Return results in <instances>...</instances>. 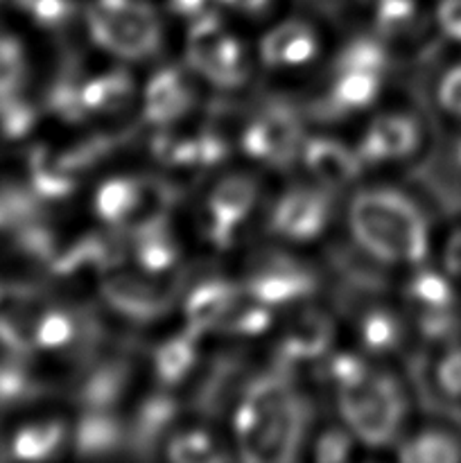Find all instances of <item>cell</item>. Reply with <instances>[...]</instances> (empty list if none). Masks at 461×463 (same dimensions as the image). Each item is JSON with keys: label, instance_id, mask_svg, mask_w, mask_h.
I'll return each instance as SVG.
<instances>
[{"label": "cell", "instance_id": "35", "mask_svg": "<svg viewBox=\"0 0 461 463\" xmlns=\"http://www.w3.org/2000/svg\"><path fill=\"white\" fill-rule=\"evenodd\" d=\"M437 383L447 396H459L461 393V351H450L437 369Z\"/></svg>", "mask_w": 461, "mask_h": 463}, {"label": "cell", "instance_id": "6", "mask_svg": "<svg viewBox=\"0 0 461 463\" xmlns=\"http://www.w3.org/2000/svg\"><path fill=\"white\" fill-rule=\"evenodd\" d=\"M316 289V276L306 262L287 253H262L249 267L242 292L276 307L303 301Z\"/></svg>", "mask_w": 461, "mask_h": 463}, {"label": "cell", "instance_id": "28", "mask_svg": "<svg viewBox=\"0 0 461 463\" xmlns=\"http://www.w3.org/2000/svg\"><path fill=\"white\" fill-rule=\"evenodd\" d=\"M407 301L414 307V315H429V312H443L450 306V285L434 271H419L407 283Z\"/></svg>", "mask_w": 461, "mask_h": 463}, {"label": "cell", "instance_id": "20", "mask_svg": "<svg viewBox=\"0 0 461 463\" xmlns=\"http://www.w3.org/2000/svg\"><path fill=\"white\" fill-rule=\"evenodd\" d=\"M134 93V81L125 71L102 72L80 84V102L84 116L120 111Z\"/></svg>", "mask_w": 461, "mask_h": 463}, {"label": "cell", "instance_id": "27", "mask_svg": "<svg viewBox=\"0 0 461 463\" xmlns=\"http://www.w3.org/2000/svg\"><path fill=\"white\" fill-rule=\"evenodd\" d=\"M271 321H274V307L242 292L226 319L221 321L220 330L233 335V337H258L269 330Z\"/></svg>", "mask_w": 461, "mask_h": 463}, {"label": "cell", "instance_id": "13", "mask_svg": "<svg viewBox=\"0 0 461 463\" xmlns=\"http://www.w3.org/2000/svg\"><path fill=\"white\" fill-rule=\"evenodd\" d=\"M333 339V319L321 310H306L285 330L278 346V357L287 366L306 360H321L324 355H328Z\"/></svg>", "mask_w": 461, "mask_h": 463}, {"label": "cell", "instance_id": "3", "mask_svg": "<svg viewBox=\"0 0 461 463\" xmlns=\"http://www.w3.org/2000/svg\"><path fill=\"white\" fill-rule=\"evenodd\" d=\"M343 423L366 446H387L400 430L407 401L396 380L366 371L357 383L337 393Z\"/></svg>", "mask_w": 461, "mask_h": 463}, {"label": "cell", "instance_id": "15", "mask_svg": "<svg viewBox=\"0 0 461 463\" xmlns=\"http://www.w3.org/2000/svg\"><path fill=\"white\" fill-rule=\"evenodd\" d=\"M147 188L136 176H113L107 184L99 185L95 193V213L104 224L113 229L122 226L143 224L145 206H147Z\"/></svg>", "mask_w": 461, "mask_h": 463}, {"label": "cell", "instance_id": "14", "mask_svg": "<svg viewBox=\"0 0 461 463\" xmlns=\"http://www.w3.org/2000/svg\"><path fill=\"white\" fill-rule=\"evenodd\" d=\"M143 116L152 125H170L193 109L194 89L179 68H163L145 89Z\"/></svg>", "mask_w": 461, "mask_h": 463}, {"label": "cell", "instance_id": "23", "mask_svg": "<svg viewBox=\"0 0 461 463\" xmlns=\"http://www.w3.org/2000/svg\"><path fill=\"white\" fill-rule=\"evenodd\" d=\"M357 333H360L364 351L373 353V355H389L400 348L402 339H405L400 317L387 307H373V310L364 312L360 326H357Z\"/></svg>", "mask_w": 461, "mask_h": 463}, {"label": "cell", "instance_id": "29", "mask_svg": "<svg viewBox=\"0 0 461 463\" xmlns=\"http://www.w3.org/2000/svg\"><path fill=\"white\" fill-rule=\"evenodd\" d=\"M63 441H66V428H63V423L48 420V423L27 428L18 437L16 448L18 455L27 457V459H48V457H52L63 446Z\"/></svg>", "mask_w": 461, "mask_h": 463}, {"label": "cell", "instance_id": "1", "mask_svg": "<svg viewBox=\"0 0 461 463\" xmlns=\"http://www.w3.org/2000/svg\"><path fill=\"white\" fill-rule=\"evenodd\" d=\"M303 434L306 402L285 375H262L244 392L235 411V439L244 461L285 463L296 459Z\"/></svg>", "mask_w": 461, "mask_h": 463}, {"label": "cell", "instance_id": "37", "mask_svg": "<svg viewBox=\"0 0 461 463\" xmlns=\"http://www.w3.org/2000/svg\"><path fill=\"white\" fill-rule=\"evenodd\" d=\"M446 267L450 271H461V233H456L455 238L447 242Z\"/></svg>", "mask_w": 461, "mask_h": 463}, {"label": "cell", "instance_id": "5", "mask_svg": "<svg viewBox=\"0 0 461 463\" xmlns=\"http://www.w3.org/2000/svg\"><path fill=\"white\" fill-rule=\"evenodd\" d=\"M185 57L193 71L217 86H240L249 77V57L244 45L226 32L215 14L194 16L188 32Z\"/></svg>", "mask_w": 461, "mask_h": 463}, {"label": "cell", "instance_id": "7", "mask_svg": "<svg viewBox=\"0 0 461 463\" xmlns=\"http://www.w3.org/2000/svg\"><path fill=\"white\" fill-rule=\"evenodd\" d=\"M258 199L256 181L249 176H226L208 194L202 213V231L211 244L226 249L235 242L240 229L251 215Z\"/></svg>", "mask_w": 461, "mask_h": 463}, {"label": "cell", "instance_id": "31", "mask_svg": "<svg viewBox=\"0 0 461 463\" xmlns=\"http://www.w3.org/2000/svg\"><path fill=\"white\" fill-rule=\"evenodd\" d=\"M387 66V52L373 39H355L339 52L334 68H366V71L382 72Z\"/></svg>", "mask_w": 461, "mask_h": 463}, {"label": "cell", "instance_id": "39", "mask_svg": "<svg viewBox=\"0 0 461 463\" xmlns=\"http://www.w3.org/2000/svg\"><path fill=\"white\" fill-rule=\"evenodd\" d=\"M172 9L176 14H185V16H199L203 12L206 0H170Z\"/></svg>", "mask_w": 461, "mask_h": 463}, {"label": "cell", "instance_id": "25", "mask_svg": "<svg viewBox=\"0 0 461 463\" xmlns=\"http://www.w3.org/2000/svg\"><path fill=\"white\" fill-rule=\"evenodd\" d=\"M129 380V369L122 362H108L95 369L86 378L81 398L86 402V410H111L122 396Z\"/></svg>", "mask_w": 461, "mask_h": 463}, {"label": "cell", "instance_id": "19", "mask_svg": "<svg viewBox=\"0 0 461 463\" xmlns=\"http://www.w3.org/2000/svg\"><path fill=\"white\" fill-rule=\"evenodd\" d=\"M382 89V72L366 68H334L328 107L334 113H351L369 107Z\"/></svg>", "mask_w": 461, "mask_h": 463}, {"label": "cell", "instance_id": "8", "mask_svg": "<svg viewBox=\"0 0 461 463\" xmlns=\"http://www.w3.org/2000/svg\"><path fill=\"white\" fill-rule=\"evenodd\" d=\"M303 143L306 138L301 134V122L283 104L258 113L242 134L244 152L256 161L276 167L289 165L294 158L301 156Z\"/></svg>", "mask_w": 461, "mask_h": 463}, {"label": "cell", "instance_id": "16", "mask_svg": "<svg viewBox=\"0 0 461 463\" xmlns=\"http://www.w3.org/2000/svg\"><path fill=\"white\" fill-rule=\"evenodd\" d=\"M319 52L315 30L303 21H285L271 27L260 41V57L271 68H292L312 61Z\"/></svg>", "mask_w": 461, "mask_h": 463}, {"label": "cell", "instance_id": "32", "mask_svg": "<svg viewBox=\"0 0 461 463\" xmlns=\"http://www.w3.org/2000/svg\"><path fill=\"white\" fill-rule=\"evenodd\" d=\"M416 18V0H380L378 27L384 34L409 30Z\"/></svg>", "mask_w": 461, "mask_h": 463}, {"label": "cell", "instance_id": "10", "mask_svg": "<svg viewBox=\"0 0 461 463\" xmlns=\"http://www.w3.org/2000/svg\"><path fill=\"white\" fill-rule=\"evenodd\" d=\"M102 297L118 315L134 321H154L165 315L172 297L145 271H111L102 283Z\"/></svg>", "mask_w": 461, "mask_h": 463}, {"label": "cell", "instance_id": "33", "mask_svg": "<svg viewBox=\"0 0 461 463\" xmlns=\"http://www.w3.org/2000/svg\"><path fill=\"white\" fill-rule=\"evenodd\" d=\"M77 319L71 312H52L41 321L39 339L48 348H61L75 342Z\"/></svg>", "mask_w": 461, "mask_h": 463}, {"label": "cell", "instance_id": "12", "mask_svg": "<svg viewBox=\"0 0 461 463\" xmlns=\"http://www.w3.org/2000/svg\"><path fill=\"white\" fill-rule=\"evenodd\" d=\"M419 140L420 134L414 118L384 113L371 122L357 152L364 163L396 161V158L409 156L419 147Z\"/></svg>", "mask_w": 461, "mask_h": 463}, {"label": "cell", "instance_id": "38", "mask_svg": "<svg viewBox=\"0 0 461 463\" xmlns=\"http://www.w3.org/2000/svg\"><path fill=\"white\" fill-rule=\"evenodd\" d=\"M226 7H233L242 14H258L267 7L269 0H220Z\"/></svg>", "mask_w": 461, "mask_h": 463}, {"label": "cell", "instance_id": "9", "mask_svg": "<svg viewBox=\"0 0 461 463\" xmlns=\"http://www.w3.org/2000/svg\"><path fill=\"white\" fill-rule=\"evenodd\" d=\"M330 213H333V203L325 194V188L296 185L274 203L269 224L274 233L292 242H307L324 233Z\"/></svg>", "mask_w": 461, "mask_h": 463}, {"label": "cell", "instance_id": "4", "mask_svg": "<svg viewBox=\"0 0 461 463\" xmlns=\"http://www.w3.org/2000/svg\"><path fill=\"white\" fill-rule=\"evenodd\" d=\"M89 30L99 48L122 59H145L161 43V21L145 0H95Z\"/></svg>", "mask_w": 461, "mask_h": 463}, {"label": "cell", "instance_id": "18", "mask_svg": "<svg viewBox=\"0 0 461 463\" xmlns=\"http://www.w3.org/2000/svg\"><path fill=\"white\" fill-rule=\"evenodd\" d=\"M131 251H134L136 267L152 276L172 269L181 256L179 242H176L174 233H172L170 224L163 220V215L138 224L134 242H131Z\"/></svg>", "mask_w": 461, "mask_h": 463}, {"label": "cell", "instance_id": "21", "mask_svg": "<svg viewBox=\"0 0 461 463\" xmlns=\"http://www.w3.org/2000/svg\"><path fill=\"white\" fill-rule=\"evenodd\" d=\"M199 335L194 330H185V333L174 335L154 353V373L161 380L165 387H176L183 383L197 366L199 348H197Z\"/></svg>", "mask_w": 461, "mask_h": 463}, {"label": "cell", "instance_id": "36", "mask_svg": "<svg viewBox=\"0 0 461 463\" xmlns=\"http://www.w3.org/2000/svg\"><path fill=\"white\" fill-rule=\"evenodd\" d=\"M438 99H441V104L447 111L459 113L461 116V66L455 68L452 72H447L446 80L441 81Z\"/></svg>", "mask_w": 461, "mask_h": 463}, {"label": "cell", "instance_id": "26", "mask_svg": "<svg viewBox=\"0 0 461 463\" xmlns=\"http://www.w3.org/2000/svg\"><path fill=\"white\" fill-rule=\"evenodd\" d=\"M398 457L411 463H450L461 459V448L450 434L441 430H425L411 437L400 448Z\"/></svg>", "mask_w": 461, "mask_h": 463}, {"label": "cell", "instance_id": "11", "mask_svg": "<svg viewBox=\"0 0 461 463\" xmlns=\"http://www.w3.org/2000/svg\"><path fill=\"white\" fill-rule=\"evenodd\" d=\"M301 161L316 185L325 190L343 188L355 181L364 165L360 152H353L348 145L334 138H324V136L303 143Z\"/></svg>", "mask_w": 461, "mask_h": 463}, {"label": "cell", "instance_id": "30", "mask_svg": "<svg viewBox=\"0 0 461 463\" xmlns=\"http://www.w3.org/2000/svg\"><path fill=\"white\" fill-rule=\"evenodd\" d=\"M176 416V402L165 393H156V396L147 398L145 405L140 407L138 420H136V432L145 441H156L158 434L172 423Z\"/></svg>", "mask_w": 461, "mask_h": 463}, {"label": "cell", "instance_id": "2", "mask_svg": "<svg viewBox=\"0 0 461 463\" xmlns=\"http://www.w3.org/2000/svg\"><path fill=\"white\" fill-rule=\"evenodd\" d=\"M348 224L355 242L384 265H419L428 256V220L414 199L396 188L357 194Z\"/></svg>", "mask_w": 461, "mask_h": 463}, {"label": "cell", "instance_id": "34", "mask_svg": "<svg viewBox=\"0 0 461 463\" xmlns=\"http://www.w3.org/2000/svg\"><path fill=\"white\" fill-rule=\"evenodd\" d=\"M353 450V439L351 434L343 430H328L319 437L315 446L316 461L333 463V461H346Z\"/></svg>", "mask_w": 461, "mask_h": 463}, {"label": "cell", "instance_id": "24", "mask_svg": "<svg viewBox=\"0 0 461 463\" xmlns=\"http://www.w3.org/2000/svg\"><path fill=\"white\" fill-rule=\"evenodd\" d=\"M167 459L176 463H217L229 461L230 452L215 434L199 428L179 430L167 441Z\"/></svg>", "mask_w": 461, "mask_h": 463}, {"label": "cell", "instance_id": "17", "mask_svg": "<svg viewBox=\"0 0 461 463\" xmlns=\"http://www.w3.org/2000/svg\"><path fill=\"white\" fill-rule=\"evenodd\" d=\"M240 294H242V289L235 288L229 280L212 279L199 283L188 294L183 306L188 328L197 335L208 333V330H220L221 321L226 319Z\"/></svg>", "mask_w": 461, "mask_h": 463}, {"label": "cell", "instance_id": "22", "mask_svg": "<svg viewBox=\"0 0 461 463\" xmlns=\"http://www.w3.org/2000/svg\"><path fill=\"white\" fill-rule=\"evenodd\" d=\"M125 439L120 420L111 410H86L75 434L77 452L84 457H107L120 448Z\"/></svg>", "mask_w": 461, "mask_h": 463}]
</instances>
